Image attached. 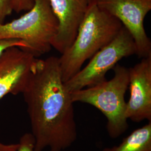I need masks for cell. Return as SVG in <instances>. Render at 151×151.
I'll list each match as a JSON object with an SVG mask.
<instances>
[{
	"label": "cell",
	"mask_w": 151,
	"mask_h": 151,
	"mask_svg": "<svg viewBox=\"0 0 151 151\" xmlns=\"http://www.w3.org/2000/svg\"><path fill=\"white\" fill-rule=\"evenodd\" d=\"M34 139L31 133H25L22 136L19 143L17 151H34Z\"/></svg>",
	"instance_id": "cell-12"
},
{
	"label": "cell",
	"mask_w": 151,
	"mask_h": 151,
	"mask_svg": "<svg viewBox=\"0 0 151 151\" xmlns=\"http://www.w3.org/2000/svg\"><path fill=\"white\" fill-rule=\"evenodd\" d=\"M136 54L134 39L123 26L113 40L94 54L84 68L65 82V86L72 92L97 85L106 80L107 72L114 68L120 60Z\"/></svg>",
	"instance_id": "cell-5"
},
{
	"label": "cell",
	"mask_w": 151,
	"mask_h": 151,
	"mask_svg": "<svg viewBox=\"0 0 151 151\" xmlns=\"http://www.w3.org/2000/svg\"><path fill=\"white\" fill-rule=\"evenodd\" d=\"M58 30V22L49 0H34L32 8L10 22L0 24V40L19 39L35 57L49 52Z\"/></svg>",
	"instance_id": "cell-4"
},
{
	"label": "cell",
	"mask_w": 151,
	"mask_h": 151,
	"mask_svg": "<svg viewBox=\"0 0 151 151\" xmlns=\"http://www.w3.org/2000/svg\"><path fill=\"white\" fill-rule=\"evenodd\" d=\"M12 11V0H0V24L4 23L6 17Z\"/></svg>",
	"instance_id": "cell-14"
},
{
	"label": "cell",
	"mask_w": 151,
	"mask_h": 151,
	"mask_svg": "<svg viewBox=\"0 0 151 151\" xmlns=\"http://www.w3.org/2000/svg\"></svg>",
	"instance_id": "cell-17"
},
{
	"label": "cell",
	"mask_w": 151,
	"mask_h": 151,
	"mask_svg": "<svg viewBox=\"0 0 151 151\" xmlns=\"http://www.w3.org/2000/svg\"><path fill=\"white\" fill-rule=\"evenodd\" d=\"M34 5V0H12V10L17 14L30 10Z\"/></svg>",
	"instance_id": "cell-13"
},
{
	"label": "cell",
	"mask_w": 151,
	"mask_h": 151,
	"mask_svg": "<svg viewBox=\"0 0 151 151\" xmlns=\"http://www.w3.org/2000/svg\"><path fill=\"white\" fill-rule=\"evenodd\" d=\"M122 27L118 19L100 9L96 1L89 4L73 42L59 58L63 82L78 73L86 60L112 41Z\"/></svg>",
	"instance_id": "cell-2"
},
{
	"label": "cell",
	"mask_w": 151,
	"mask_h": 151,
	"mask_svg": "<svg viewBox=\"0 0 151 151\" xmlns=\"http://www.w3.org/2000/svg\"><path fill=\"white\" fill-rule=\"evenodd\" d=\"M19 147V143L5 145L0 143V151H17Z\"/></svg>",
	"instance_id": "cell-15"
},
{
	"label": "cell",
	"mask_w": 151,
	"mask_h": 151,
	"mask_svg": "<svg viewBox=\"0 0 151 151\" xmlns=\"http://www.w3.org/2000/svg\"><path fill=\"white\" fill-rule=\"evenodd\" d=\"M88 4H90V3H91L92 2H95L96 0H86Z\"/></svg>",
	"instance_id": "cell-16"
},
{
	"label": "cell",
	"mask_w": 151,
	"mask_h": 151,
	"mask_svg": "<svg viewBox=\"0 0 151 151\" xmlns=\"http://www.w3.org/2000/svg\"><path fill=\"white\" fill-rule=\"evenodd\" d=\"M17 47L27 51V45L25 42L19 39H1L0 40V56L6 49Z\"/></svg>",
	"instance_id": "cell-11"
},
{
	"label": "cell",
	"mask_w": 151,
	"mask_h": 151,
	"mask_svg": "<svg viewBox=\"0 0 151 151\" xmlns=\"http://www.w3.org/2000/svg\"><path fill=\"white\" fill-rule=\"evenodd\" d=\"M130 97L127 102L128 120L151 121V55L129 68Z\"/></svg>",
	"instance_id": "cell-7"
},
{
	"label": "cell",
	"mask_w": 151,
	"mask_h": 151,
	"mask_svg": "<svg viewBox=\"0 0 151 151\" xmlns=\"http://www.w3.org/2000/svg\"><path fill=\"white\" fill-rule=\"evenodd\" d=\"M102 151H151V121L133 130L118 145L105 147Z\"/></svg>",
	"instance_id": "cell-10"
},
{
	"label": "cell",
	"mask_w": 151,
	"mask_h": 151,
	"mask_svg": "<svg viewBox=\"0 0 151 151\" xmlns=\"http://www.w3.org/2000/svg\"><path fill=\"white\" fill-rule=\"evenodd\" d=\"M49 2L58 22V32L52 48L62 54L73 42L88 4L86 0H49Z\"/></svg>",
	"instance_id": "cell-9"
},
{
	"label": "cell",
	"mask_w": 151,
	"mask_h": 151,
	"mask_svg": "<svg viewBox=\"0 0 151 151\" xmlns=\"http://www.w3.org/2000/svg\"><path fill=\"white\" fill-rule=\"evenodd\" d=\"M33 54L14 47L0 56V100L6 95L22 93L36 60Z\"/></svg>",
	"instance_id": "cell-8"
},
{
	"label": "cell",
	"mask_w": 151,
	"mask_h": 151,
	"mask_svg": "<svg viewBox=\"0 0 151 151\" xmlns=\"http://www.w3.org/2000/svg\"><path fill=\"white\" fill-rule=\"evenodd\" d=\"M114 76L109 81L70 92L73 103L87 104L100 110L107 119L108 135L116 139L129 128L125 116V93L129 83V68L117 64Z\"/></svg>",
	"instance_id": "cell-3"
},
{
	"label": "cell",
	"mask_w": 151,
	"mask_h": 151,
	"mask_svg": "<svg viewBox=\"0 0 151 151\" xmlns=\"http://www.w3.org/2000/svg\"><path fill=\"white\" fill-rule=\"evenodd\" d=\"M27 106L34 151H64L77 139L71 93L62 80L59 58H36L22 92Z\"/></svg>",
	"instance_id": "cell-1"
},
{
	"label": "cell",
	"mask_w": 151,
	"mask_h": 151,
	"mask_svg": "<svg viewBox=\"0 0 151 151\" xmlns=\"http://www.w3.org/2000/svg\"><path fill=\"white\" fill-rule=\"evenodd\" d=\"M98 7L118 19L134 39L137 55L146 58L151 55V41L144 22L151 11V0H96Z\"/></svg>",
	"instance_id": "cell-6"
}]
</instances>
